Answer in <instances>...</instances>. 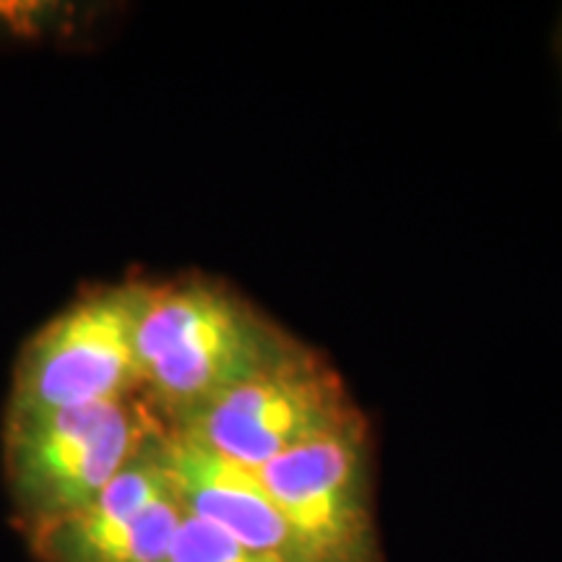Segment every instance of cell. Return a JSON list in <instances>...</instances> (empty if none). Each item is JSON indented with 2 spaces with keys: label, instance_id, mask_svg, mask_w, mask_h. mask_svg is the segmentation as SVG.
<instances>
[{
  "label": "cell",
  "instance_id": "obj_5",
  "mask_svg": "<svg viewBox=\"0 0 562 562\" xmlns=\"http://www.w3.org/2000/svg\"><path fill=\"white\" fill-rule=\"evenodd\" d=\"M360 414L339 370L318 349H311L222 393L165 430L261 472L269 461L339 430Z\"/></svg>",
  "mask_w": 562,
  "mask_h": 562
},
{
  "label": "cell",
  "instance_id": "obj_8",
  "mask_svg": "<svg viewBox=\"0 0 562 562\" xmlns=\"http://www.w3.org/2000/svg\"><path fill=\"white\" fill-rule=\"evenodd\" d=\"M167 562H281L273 554L250 550L201 518L186 513Z\"/></svg>",
  "mask_w": 562,
  "mask_h": 562
},
{
  "label": "cell",
  "instance_id": "obj_7",
  "mask_svg": "<svg viewBox=\"0 0 562 562\" xmlns=\"http://www.w3.org/2000/svg\"><path fill=\"white\" fill-rule=\"evenodd\" d=\"M165 459L182 508L250 550L292 560L290 533L256 469L229 461L186 435L165 430Z\"/></svg>",
  "mask_w": 562,
  "mask_h": 562
},
{
  "label": "cell",
  "instance_id": "obj_6",
  "mask_svg": "<svg viewBox=\"0 0 562 562\" xmlns=\"http://www.w3.org/2000/svg\"><path fill=\"white\" fill-rule=\"evenodd\" d=\"M182 518L159 430L87 508L26 539L40 562H167Z\"/></svg>",
  "mask_w": 562,
  "mask_h": 562
},
{
  "label": "cell",
  "instance_id": "obj_4",
  "mask_svg": "<svg viewBox=\"0 0 562 562\" xmlns=\"http://www.w3.org/2000/svg\"><path fill=\"white\" fill-rule=\"evenodd\" d=\"M290 533V562H385L375 513V442L364 412L261 469Z\"/></svg>",
  "mask_w": 562,
  "mask_h": 562
},
{
  "label": "cell",
  "instance_id": "obj_9",
  "mask_svg": "<svg viewBox=\"0 0 562 562\" xmlns=\"http://www.w3.org/2000/svg\"><path fill=\"white\" fill-rule=\"evenodd\" d=\"M554 53H558L560 70H562V19H560V24H558V34H554Z\"/></svg>",
  "mask_w": 562,
  "mask_h": 562
},
{
  "label": "cell",
  "instance_id": "obj_1",
  "mask_svg": "<svg viewBox=\"0 0 562 562\" xmlns=\"http://www.w3.org/2000/svg\"><path fill=\"white\" fill-rule=\"evenodd\" d=\"M311 349L229 281L206 273L149 279L136 331L140 398L175 427Z\"/></svg>",
  "mask_w": 562,
  "mask_h": 562
},
{
  "label": "cell",
  "instance_id": "obj_2",
  "mask_svg": "<svg viewBox=\"0 0 562 562\" xmlns=\"http://www.w3.org/2000/svg\"><path fill=\"white\" fill-rule=\"evenodd\" d=\"M159 430L140 396L5 414L3 469L19 529L32 533L87 508Z\"/></svg>",
  "mask_w": 562,
  "mask_h": 562
},
{
  "label": "cell",
  "instance_id": "obj_3",
  "mask_svg": "<svg viewBox=\"0 0 562 562\" xmlns=\"http://www.w3.org/2000/svg\"><path fill=\"white\" fill-rule=\"evenodd\" d=\"M149 279L97 284L21 349L5 414L74 409L140 396L138 318Z\"/></svg>",
  "mask_w": 562,
  "mask_h": 562
}]
</instances>
